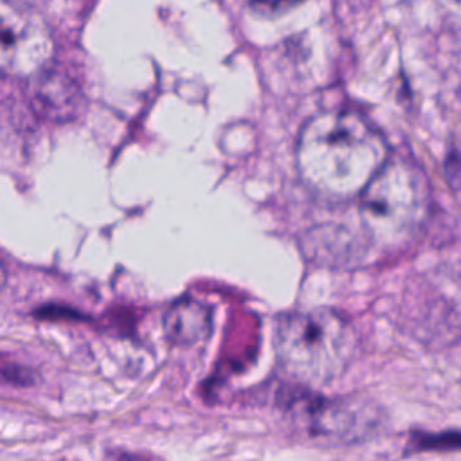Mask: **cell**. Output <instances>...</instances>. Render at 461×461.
Returning a JSON list of instances; mask_svg holds the SVG:
<instances>
[{
	"label": "cell",
	"instance_id": "obj_1",
	"mask_svg": "<svg viewBox=\"0 0 461 461\" xmlns=\"http://www.w3.org/2000/svg\"><path fill=\"white\" fill-rule=\"evenodd\" d=\"M387 158L384 135L351 110L312 117L303 126L295 148L301 180L328 200L358 196Z\"/></svg>",
	"mask_w": 461,
	"mask_h": 461
},
{
	"label": "cell",
	"instance_id": "obj_2",
	"mask_svg": "<svg viewBox=\"0 0 461 461\" xmlns=\"http://www.w3.org/2000/svg\"><path fill=\"white\" fill-rule=\"evenodd\" d=\"M351 322L330 308L285 313L276 326V355L281 367L308 385L331 384L349 367L357 353Z\"/></svg>",
	"mask_w": 461,
	"mask_h": 461
},
{
	"label": "cell",
	"instance_id": "obj_3",
	"mask_svg": "<svg viewBox=\"0 0 461 461\" xmlns=\"http://www.w3.org/2000/svg\"><path fill=\"white\" fill-rule=\"evenodd\" d=\"M358 196L360 232L367 245L378 250L407 245L423 227L430 209L425 173L403 158H387Z\"/></svg>",
	"mask_w": 461,
	"mask_h": 461
},
{
	"label": "cell",
	"instance_id": "obj_4",
	"mask_svg": "<svg viewBox=\"0 0 461 461\" xmlns=\"http://www.w3.org/2000/svg\"><path fill=\"white\" fill-rule=\"evenodd\" d=\"M295 396L290 400L288 411L315 438L335 441L362 439L380 423L378 411L369 402L353 398L326 400L306 393Z\"/></svg>",
	"mask_w": 461,
	"mask_h": 461
},
{
	"label": "cell",
	"instance_id": "obj_5",
	"mask_svg": "<svg viewBox=\"0 0 461 461\" xmlns=\"http://www.w3.org/2000/svg\"><path fill=\"white\" fill-rule=\"evenodd\" d=\"M52 54L45 22L7 0H0V72L27 77L41 70Z\"/></svg>",
	"mask_w": 461,
	"mask_h": 461
},
{
	"label": "cell",
	"instance_id": "obj_6",
	"mask_svg": "<svg viewBox=\"0 0 461 461\" xmlns=\"http://www.w3.org/2000/svg\"><path fill=\"white\" fill-rule=\"evenodd\" d=\"M29 94L34 112L52 122L77 117L83 106V94L77 83L58 68H41L32 74Z\"/></svg>",
	"mask_w": 461,
	"mask_h": 461
},
{
	"label": "cell",
	"instance_id": "obj_7",
	"mask_svg": "<svg viewBox=\"0 0 461 461\" xmlns=\"http://www.w3.org/2000/svg\"><path fill=\"white\" fill-rule=\"evenodd\" d=\"M162 328L166 339L175 346H194L212 331V312L202 301L182 297L164 313Z\"/></svg>",
	"mask_w": 461,
	"mask_h": 461
},
{
	"label": "cell",
	"instance_id": "obj_8",
	"mask_svg": "<svg viewBox=\"0 0 461 461\" xmlns=\"http://www.w3.org/2000/svg\"><path fill=\"white\" fill-rule=\"evenodd\" d=\"M32 315L40 321H88V315L81 313L77 308L59 304V303H49L43 306H38Z\"/></svg>",
	"mask_w": 461,
	"mask_h": 461
},
{
	"label": "cell",
	"instance_id": "obj_9",
	"mask_svg": "<svg viewBox=\"0 0 461 461\" xmlns=\"http://www.w3.org/2000/svg\"><path fill=\"white\" fill-rule=\"evenodd\" d=\"M0 382H7L14 385H31L34 384V375L23 366H18L0 357Z\"/></svg>",
	"mask_w": 461,
	"mask_h": 461
},
{
	"label": "cell",
	"instance_id": "obj_10",
	"mask_svg": "<svg viewBox=\"0 0 461 461\" xmlns=\"http://www.w3.org/2000/svg\"><path fill=\"white\" fill-rule=\"evenodd\" d=\"M421 448H461V434L459 432H445V434H421L416 438Z\"/></svg>",
	"mask_w": 461,
	"mask_h": 461
},
{
	"label": "cell",
	"instance_id": "obj_11",
	"mask_svg": "<svg viewBox=\"0 0 461 461\" xmlns=\"http://www.w3.org/2000/svg\"><path fill=\"white\" fill-rule=\"evenodd\" d=\"M249 2L259 13L277 14V13H283V11L290 9V7H294L295 4H299L303 0H249Z\"/></svg>",
	"mask_w": 461,
	"mask_h": 461
},
{
	"label": "cell",
	"instance_id": "obj_12",
	"mask_svg": "<svg viewBox=\"0 0 461 461\" xmlns=\"http://www.w3.org/2000/svg\"><path fill=\"white\" fill-rule=\"evenodd\" d=\"M119 461H146V459L137 457V456H122Z\"/></svg>",
	"mask_w": 461,
	"mask_h": 461
}]
</instances>
